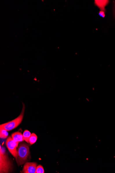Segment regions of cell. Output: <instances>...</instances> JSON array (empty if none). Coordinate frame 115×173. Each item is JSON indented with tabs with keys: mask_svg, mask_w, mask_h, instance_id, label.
I'll list each match as a JSON object with an SVG mask.
<instances>
[{
	"mask_svg": "<svg viewBox=\"0 0 115 173\" xmlns=\"http://www.w3.org/2000/svg\"><path fill=\"white\" fill-rule=\"evenodd\" d=\"M37 139V136L34 133H32L31 134L30 139H29V143L30 145L34 144L36 142V140Z\"/></svg>",
	"mask_w": 115,
	"mask_h": 173,
	"instance_id": "obj_10",
	"label": "cell"
},
{
	"mask_svg": "<svg viewBox=\"0 0 115 173\" xmlns=\"http://www.w3.org/2000/svg\"><path fill=\"white\" fill-rule=\"evenodd\" d=\"M18 157L16 159L18 165L23 164L28 158L30 150L28 145L25 143L20 144L17 150Z\"/></svg>",
	"mask_w": 115,
	"mask_h": 173,
	"instance_id": "obj_2",
	"label": "cell"
},
{
	"mask_svg": "<svg viewBox=\"0 0 115 173\" xmlns=\"http://www.w3.org/2000/svg\"><path fill=\"white\" fill-rule=\"evenodd\" d=\"M31 134L28 130H25L23 132V136L25 140L27 143H29V139L30 138Z\"/></svg>",
	"mask_w": 115,
	"mask_h": 173,
	"instance_id": "obj_8",
	"label": "cell"
},
{
	"mask_svg": "<svg viewBox=\"0 0 115 173\" xmlns=\"http://www.w3.org/2000/svg\"><path fill=\"white\" fill-rule=\"evenodd\" d=\"M12 137L13 140L17 143L23 141L24 140L23 134L19 132H16L13 133L12 135Z\"/></svg>",
	"mask_w": 115,
	"mask_h": 173,
	"instance_id": "obj_6",
	"label": "cell"
},
{
	"mask_svg": "<svg viewBox=\"0 0 115 173\" xmlns=\"http://www.w3.org/2000/svg\"><path fill=\"white\" fill-rule=\"evenodd\" d=\"M98 14L101 16V17L104 18L105 16V12L103 11L100 10L99 13H98Z\"/></svg>",
	"mask_w": 115,
	"mask_h": 173,
	"instance_id": "obj_12",
	"label": "cell"
},
{
	"mask_svg": "<svg viewBox=\"0 0 115 173\" xmlns=\"http://www.w3.org/2000/svg\"><path fill=\"white\" fill-rule=\"evenodd\" d=\"M109 1H95V5L100 8V10L105 12V7L108 4Z\"/></svg>",
	"mask_w": 115,
	"mask_h": 173,
	"instance_id": "obj_7",
	"label": "cell"
},
{
	"mask_svg": "<svg viewBox=\"0 0 115 173\" xmlns=\"http://www.w3.org/2000/svg\"><path fill=\"white\" fill-rule=\"evenodd\" d=\"M1 145L0 152V173H8L11 169V163L8 156Z\"/></svg>",
	"mask_w": 115,
	"mask_h": 173,
	"instance_id": "obj_3",
	"label": "cell"
},
{
	"mask_svg": "<svg viewBox=\"0 0 115 173\" xmlns=\"http://www.w3.org/2000/svg\"><path fill=\"white\" fill-rule=\"evenodd\" d=\"M6 145L7 148L12 155L17 159L18 157L17 147L18 143H16L13 140L12 137H9L6 140Z\"/></svg>",
	"mask_w": 115,
	"mask_h": 173,
	"instance_id": "obj_4",
	"label": "cell"
},
{
	"mask_svg": "<svg viewBox=\"0 0 115 173\" xmlns=\"http://www.w3.org/2000/svg\"><path fill=\"white\" fill-rule=\"evenodd\" d=\"M44 170L43 167L41 165H39L36 167L35 173H44Z\"/></svg>",
	"mask_w": 115,
	"mask_h": 173,
	"instance_id": "obj_11",
	"label": "cell"
},
{
	"mask_svg": "<svg viewBox=\"0 0 115 173\" xmlns=\"http://www.w3.org/2000/svg\"><path fill=\"white\" fill-rule=\"evenodd\" d=\"M37 163L34 162L27 163L23 166L22 172L23 173H35Z\"/></svg>",
	"mask_w": 115,
	"mask_h": 173,
	"instance_id": "obj_5",
	"label": "cell"
},
{
	"mask_svg": "<svg viewBox=\"0 0 115 173\" xmlns=\"http://www.w3.org/2000/svg\"><path fill=\"white\" fill-rule=\"evenodd\" d=\"M23 104L22 110L19 116L10 122L1 124L0 126V128L4 129L7 131H9L16 128L21 124L24 116L25 110V104L23 103Z\"/></svg>",
	"mask_w": 115,
	"mask_h": 173,
	"instance_id": "obj_1",
	"label": "cell"
},
{
	"mask_svg": "<svg viewBox=\"0 0 115 173\" xmlns=\"http://www.w3.org/2000/svg\"><path fill=\"white\" fill-rule=\"evenodd\" d=\"M8 133L7 131L4 129H0V137L1 138L5 139L8 137Z\"/></svg>",
	"mask_w": 115,
	"mask_h": 173,
	"instance_id": "obj_9",
	"label": "cell"
},
{
	"mask_svg": "<svg viewBox=\"0 0 115 173\" xmlns=\"http://www.w3.org/2000/svg\"><path fill=\"white\" fill-rule=\"evenodd\" d=\"M114 17H115V2L114 4Z\"/></svg>",
	"mask_w": 115,
	"mask_h": 173,
	"instance_id": "obj_13",
	"label": "cell"
}]
</instances>
